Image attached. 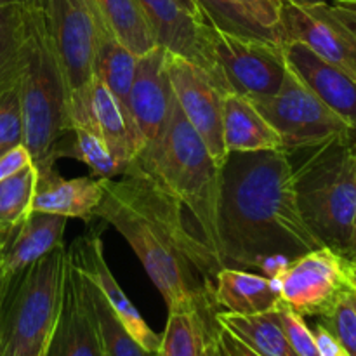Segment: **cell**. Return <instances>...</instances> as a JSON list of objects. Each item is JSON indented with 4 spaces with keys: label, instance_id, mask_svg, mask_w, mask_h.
Returning a JSON list of instances; mask_svg holds the SVG:
<instances>
[{
    "label": "cell",
    "instance_id": "obj_36",
    "mask_svg": "<svg viewBox=\"0 0 356 356\" xmlns=\"http://www.w3.org/2000/svg\"><path fill=\"white\" fill-rule=\"evenodd\" d=\"M28 165H33V160H31L26 146L19 145L16 148L9 149V152L0 156V183L7 177L17 174L19 170L26 169Z\"/></svg>",
    "mask_w": 356,
    "mask_h": 356
},
{
    "label": "cell",
    "instance_id": "obj_40",
    "mask_svg": "<svg viewBox=\"0 0 356 356\" xmlns=\"http://www.w3.org/2000/svg\"><path fill=\"white\" fill-rule=\"evenodd\" d=\"M176 2H177V6H179L181 9L184 10V13H188L190 16H193L195 19L200 21V23H207V21H205V17H204V14H202L200 7H198L197 0H176Z\"/></svg>",
    "mask_w": 356,
    "mask_h": 356
},
{
    "label": "cell",
    "instance_id": "obj_16",
    "mask_svg": "<svg viewBox=\"0 0 356 356\" xmlns=\"http://www.w3.org/2000/svg\"><path fill=\"white\" fill-rule=\"evenodd\" d=\"M282 45L289 68L356 131V76L330 65L301 42L287 40Z\"/></svg>",
    "mask_w": 356,
    "mask_h": 356
},
{
    "label": "cell",
    "instance_id": "obj_41",
    "mask_svg": "<svg viewBox=\"0 0 356 356\" xmlns=\"http://www.w3.org/2000/svg\"><path fill=\"white\" fill-rule=\"evenodd\" d=\"M219 327V325H218ZM218 330V329H216ZM202 356H221L219 355V348H218V339H216V332L209 337L207 346H205V351Z\"/></svg>",
    "mask_w": 356,
    "mask_h": 356
},
{
    "label": "cell",
    "instance_id": "obj_35",
    "mask_svg": "<svg viewBox=\"0 0 356 356\" xmlns=\"http://www.w3.org/2000/svg\"><path fill=\"white\" fill-rule=\"evenodd\" d=\"M243 13L249 14L256 23L270 30L280 31V13L284 0H233ZM284 40V38H282Z\"/></svg>",
    "mask_w": 356,
    "mask_h": 356
},
{
    "label": "cell",
    "instance_id": "obj_45",
    "mask_svg": "<svg viewBox=\"0 0 356 356\" xmlns=\"http://www.w3.org/2000/svg\"><path fill=\"white\" fill-rule=\"evenodd\" d=\"M334 3H356V0H332Z\"/></svg>",
    "mask_w": 356,
    "mask_h": 356
},
{
    "label": "cell",
    "instance_id": "obj_44",
    "mask_svg": "<svg viewBox=\"0 0 356 356\" xmlns=\"http://www.w3.org/2000/svg\"><path fill=\"white\" fill-rule=\"evenodd\" d=\"M350 285L351 291L356 292V261L353 264H350Z\"/></svg>",
    "mask_w": 356,
    "mask_h": 356
},
{
    "label": "cell",
    "instance_id": "obj_13",
    "mask_svg": "<svg viewBox=\"0 0 356 356\" xmlns=\"http://www.w3.org/2000/svg\"><path fill=\"white\" fill-rule=\"evenodd\" d=\"M280 31L284 42H301L330 65L356 76V31L330 2L298 6L284 0Z\"/></svg>",
    "mask_w": 356,
    "mask_h": 356
},
{
    "label": "cell",
    "instance_id": "obj_18",
    "mask_svg": "<svg viewBox=\"0 0 356 356\" xmlns=\"http://www.w3.org/2000/svg\"><path fill=\"white\" fill-rule=\"evenodd\" d=\"M66 222L65 216L30 212L0 245V284L63 245Z\"/></svg>",
    "mask_w": 356,
    "mask_h": 356
},
{
    "label": "cell",
    "instance_id": "obj_37",
    "mask_svg": "<svg viewBox=\"0 0 356 356\" xmlns=\"http://www.w3.org/2000/svg\"><path fill=\"white\" fill-rule=\"evenodd\" d=\"M216 339H218L219 355L221 356H261L222 327H218V330H216Z\"/></svg>",
    "mask_w": 356,
    "mask_h": 356
},
{
    "label": "cell",
    "instance_id": "obj_42",
    "mask_svg": "<svg viewBox=\"0 0 356 356\" xmlns=\"http://www.w3.org/2000/svg\"><path fill=\"white\" fill-rule=\"evenodd\" d=\"M42 0H0V6L3 3H26V6H40Z\"/></svg>",
    "mask_w": 356,
    "mask_h": 356
},
{
    "label": "cell",
    "instance_id": "obj_21",
    "mask_svg": "<svg viewBox=\"0 0 356 356\" xmlns=\"http://www.w3.org/2000/svg\"><path fill=\"white\" fill-rule=\"evenodd\" d=\"M68 131L73 134L66 155L82 160L90 169L92 176L111 179L124 174L122 167L113 159L104 145L94 118L90 104L89 86L72 92L68 97Z\"/></svg>",
    "mask_w": 356,
    "mask_h": 356
},
{
    "label": "cell",
    "instance_id": "obj_19",
    "mask_svg": "<svg viewBox=\"0 0 356 356\" xmlns=\"http://www.w3.org/2000/svg\"><path fill=\"white\" fill-rule=\"evenodd\" d=\"M37 169V167H35ZM103 197V183L92 177H73L63 179L54 167L37 169L31 212L65 216L68 219H92L94 209Z\"/></svg>",
    "mask_w": 356,
    "mask_h": 356
},
{
    "label": "cell",
    "instance_id": "obj_22",
    "mask_svg": "<svg viewBox=\"0 0 356 356\" xmlns=\"http://www.w3.org/2000/svg\"><path fill=\"white\" fill-rule=\"evenodd\" d=\"M222 138L228 153H256L284 149L280 134L254 106L238 94L222 97Z\"/></svg>",
    "mask_w": 356,
    "mask_h": 356
},
{
    "label": "cell",
    "instance_id": "obj_17",
    "mask_svg": "<svg viewBox=\"0 0 356 356\" xmlns=\"http://www.w3.org/2000/svg\"><path fill=\"white\" fill-rule=\"evenodd\" d=\"M156 45L212 72L205 24L184 13L176 0H138Z\"/></svg>",
    "mask_w": 356,
    "mask_h": 356
},
{
    "label": "cell",
    "instance_id": "obj_2",
    "mask_svg": "<svg viewBox=\"0 0 356 356\" xmlns=\"http://www.w3.org/2000/svg\"><path fill=\"white\" fill-rule=\"evenodd\" d=\"M99 179L103 197L92 218L113 226L131 245L169 313L216 315L212 289L222 263L193 232L183 207L134 170L120 179Z\"/></svg>",
    "mask_w": 356,
    "mask_h": 356
},
{
    "label": "cell",
    "instance_id": "obj_15",
    "mask_svg": "<svg viewBox=\"0 0 356 356\" xmlns=\"http://www.w3.org/2000/svg\"><path fill=\"white\" fill-rule=\"evenodd\" d=\"M68 257L90 282L94 287L103 294L108 305L111 306L117 318L125 327L129 334L141 344L145 350L159 353L162 336L153 332L148 323L141 316L131 299L125 296L118 282L115 280L110 266L106 263L103 250V240L99 233L89 232L86 235L75 238V242L68 247Z\"/></svg>",
    "mask_w": 356,
    "mask_h": 356
},
{
    "label": "cell",
    "instance_id": "obj_30",
    "mask_svg": "<svg viewBox=\"0 0 356 356\" xmlns=\"http://www.w3.org/2000/svg\"><path fill=\"white\" fill-rule=\"evenodd\" d=\"M205 21L211 26L226 33L240 35V37L264 38V40L282 42V35L277 30L261 26L247 13H243L233 0H197Z\"/></svg>",
    "mask_w": 356,
    "mask_h": 356
},
{
    "label": "cell",
    "instance_id": "obj_31",
    "mask_svg": "<svg viewBox=\"0 0 356 356\" xmlns=\"http://www.w3.org/2000/svg\"><path fill=\"white\" fill-rule=\"evenodd\" d=\"M92 284V282H90ZM92 301L99 323L101 341L106 356H159L155 351H148L125 330L120 320L113 313L111 306L99 291L92 285Z\"/></svg>",
    "mask_w": 356,
    "mask_h": 356
},
{
    "label": "cell",
    "instance_id": "obj_33",
    "mask_svg": "<svg viewBox=\"0 0 356 356\" xmlns=\"http://www.w3.org/2000/svg\"><path fill=\"white\" fill-rule=\"evenodd\" d=\"M320 323L336 337L350 356H356V309L350 299V291L344 292L336 305L320 316Z\"/></svg>",
    "mask_w": 356,
    "mask_h": 356
},
{
    "label": "cell",
    "instance_id": "obj_24",
    "mask_svg": "<svg viewBox=\"0 0 356 356\" xmlns=\"http://www.w3.org/2000/svg\"><path fill=\"white\" fill-rule=\"evenodd\" d=\"M216 322L261 356H298L282 329L278 308L257 315L218 312Z\"/></svg>",
    "mask_w": 356,
    "mask_h": 356
},
{
    "label": "cell",
    "instance_id": "obj_29",
    "mask_svg": "<svg viewBox=\"0 0 356 356\" xmlns=\"http://www.w3.org/2000/svg\"><path fill=\"white\" fill-rule=\"evenodd\" d=\"M37 169L28 165L0 183V245L31 212Z\"/></svg>",
    "mask_w": 356,
    "mask_h": 356
},
{
    "label": "cell",
    "instance_id": "obj_14",
    "mask_svg": "<svg viewBox=\"0 0 356 356\" xmlns=\"http://www.w3.org/2000/svg\"><path fill=\"white\" fill-rule=\"evenodd\" d=\"M174 92L167 72V51L155 45L138 56L129 94V113L143 143L141 153L159 145L172 110ZM139 153V155H141Z\"/></svg>",
    "mask_w": 356,
    "mask_h": 356
},
{
    "label": "cell",
    "instance_id": "obj_5",
    "mask_svg": "<svg viewBox=\"0 0 356 356\" xmlns=\"http://www.w3.org/2000/svg\"><path fill=\"white\" fill-rule=\"evenodd\" d=\"M68 87L61 72L40 6H33L26 58L19 75L24 146L33 165L54 167L63 156L68 131Z\"/></svg>",
    "mask_w": 356,
    "mask_h": 356
},
{
    "label": "cell",
    "instance_id": "obj_10",
    "mask_svg": "<svg viewBox=\"0 0 356 356\" xmlns=\"http://www.w3.org/2000/svg\"><path fill=\"white\" fill-rule=\"evenodd\" d=\"M282 301L301 316H322L351 291L350 263L336 250L318 247L289 263L277 277Z\"/></svg>",
    "mask_w": 356,
    "mask_h": 356
},
{
    "label": "cell",
    "instance_id": "obj_3",
    "mask_svg": "<svg viewBox=\"0 0 356 356\" xmlns=\"http://www.w3.org/2000/svg\"><path fill=\"white\" fill-rule=\"evenodd\" d=\"M127 170L143 174L169 193L183 207L193 232L221 261L218 240L221 167L186 120L176 97L159 145L138 155Z\"/></svg>",
    "mask_w": 356,
    "mask_h": 356
},
{
    "label": "cell",
    "instance_id": "obj_20",
    "mask_svg": "<svg viewBox=\"0 0 356 356\" xmlns=\"http://www.w3.org/2000/svg\"><path fill=\"white\" fill-rule=\"evenodd\" d=\"M212 299L216 308L236 315L273 312L284 305L278 278L254 275L249 270L222 266L214 275Z\"/></svg>",
    "mask_w": 356,
    "mask_h": 356
},
{
    "label": "cell",
    "instance_id": "obj_47",
    "mask_svg": "<svg viewBox=\"0 0 356 356\" xmlns=\"http://www.w3.org/2000/svg\"><path fill=\"white\" fill-rule=\"evenodd\" d=\"M355 245H356V229H355Z\"/></svg>",
    "mask_w": 356,
    "mask_h": 356
},
{
    "label": "cell",
    "instance_id": "obj_9",
    "mask_svg": "<svg viewBox=\"0 0 356 356\" xmlns=\"http://www.w3.org/2000/svg\"><path fill=\"white\" fill-rule=\"evenodd\" d=\"M40 7L68 92H76L92 80L94 51L106 24L94 0H42Z\"/></svg>",
    "mask_w": 356,
    "mask_h": 356
},
{
    "label": "cell",
    "instance_id": "obj_11",
    "mask_svg": "<svg viewBox=\"0 0 356 356\" xmlns=\"http://www.w3.org/2000/svg\"><path fill=\"white\" fill-rule=\"evenodd\" d=\"M167 72L181 111L219 167L228 152L222 138V92L214 76L197 63L167 52Z\"/></svg>",
    "mask_w": 356,
    "mask_h": 356
},
{
    "label": "cell",
    "instance_id": "obj_46",
    "mask_svg": "<svg viewBox=\"0 0 356 356\" xmlns=\"http://www.w3.org/2000/svg\"><path fill=\"white\" fill-rule=\"evenodd\" d=\"M350 299H351V302H353V306H355V309H356V292L350 291Z\"/></svg>",
    "mask_w": 356,
    "mask_h": 356
},
{
    "label": "cell",
    "instance_id": "obj_43",
    "mask_svg": "<svg viewBox=\"0 0 356 356\" xmlns=\"http://www.w3.org/2000/svg\"><path fill=\"white\" fill-rule=\"evenodd\" d=\"M292 3H298V6H318V3H325L329 0H289Z\"/></svg>",
    "mask_w": 356,
    "mask_h": 356
},
{
    "label": "cell",
    "instance_id": "obj_12",
    "mask_svg": "<svg viewBox=\"0 0 356 356\" xmlns=\"http://www.w3.org/2000/svg\"><path fill=\"white\" fill-rule=\"evenodd\" d=\"M42 356H106L92 301V284L70 257L58 315Z\"/></svg>",
    "mask_w": 356,
    "mask_h": 356
},
{
    "label": "cell",
    "instance_id": "obj_34",
    "mask_svg": "<svg viewBox=\"0 0 356 356\" xmlns=\"http://www.w3.org/2000/svg\"><path fill=\"white\" fill-rule=\"evenodd\" d=\"M278 316H280L282 329H284L285 337L289 344L298 356H320L318 348H316L313 330L306 325L305 316L296 313L289 306H278Z\"/></svg>",
    "mask_w": 356,
    "mask_h": 356
},
{
    "label": "cell",
    "instance_id": "obj_23",
    "mask_svg": "<svg viewBox=\"0 0 356 356\" xmlns=\"http://www.w3.org/2000/svg\"><path fill=\"white\" fill-rule=\"evenodd\" d=\"M89 92L101 138L125 172L141 153V139L120 103L94 75L89 83Z\"/></svg>",
    "mask_w": 356,
    "mask_h": 356
},
{
    "label": "cell",
    "instance_id": "obj_38",
    "mask_svg": "<svg viewBox=\"0 0 356 356\" xmlns=\"http://www.w3.org/2000/svg\"><path fill=\"white\" fill-rule=\"evenodd\" d=\"M313 336H315L316 348H318L320 356H350L346 353V350L341 346L339 341H337L322 323H318V325L313 329Z\"/></svg>",
    "mask_w": 356,
    "mask_h": 356
},
{
    "label": "cell",
    "instance_id": "obj_4",
    "mask_svg": "<svg viewBox=\"0 0 356 356\" xmlns=\"http://www.w3.org/2000/svg\"><path fill=\"white\" fill-rule=\"evenodd\" d=\"M294 167L302 219L322 247L356 261V131L315 148Z\"/></svg>",
    "mask_w": 356,
    "mask_h": 356
},
{
    "label": "cell",
    "instance_id": "obj_26",
    "mask_svg": "<svg viewBox=\"0 0 356 356\" xmlns=\"http://www.w3.org/2000/svg\"><path fill=\"white\" fill-rule=\"evenodd\" d=\"M33 6H0V87L19 80L26 58Z\"/></svg>",
    "mask_w": 356,
    "mask_h": 356
},
{
    "label": "cell",
    "instance_id": "obj_27",
    "mask_svg": "<svg viewBox=\"0 0 356 356\" xmlns=\"http://www.w3.org/2000/svg\"><path fill=\"white\" fill-rule=\"evenodd\" d=\"M216 329V315L204 312L169 313L159 356H202Z\"/></svg>",
    "mask_w": 356,
    "mask_h": 356
},
{
    "label": "cell",
    "instance_id": "obj_39",
    "mask_svg": "<svg viewBox=\"0 0 356 356\" xmlns=\"http://www.w3.org/2000/svg\"><path fill=\"white\" fill-rule=\"evenodd\" d=\"M336 10L339 13V16L350 24L351 28L356 31V3H334Z\"/></svg>",
    "mask_w": 356,
    "mask_h": 356
},
{
    "label": "cell",
    "instance_id": "obj_28",
    "mask_svg": "<svg viewBox=\"0 0 356 356\" xmlns=\"http://www.w3.org/2000/svg\"><path fill=\"white\" fill-rule=\"evenodd\" d=\"M97 13L118 42L136 56L156 45L138 0H94Z\"/></svg>",
    "mask_w": 356,
    "mask_h": 356
},
{
    "label": "cell",
    "instance_id": "obj_32",
    "mask_svg": "<svg viewBox=\"0 0 356 356\" xmlns=\"http://www.w3.org/2000/svg\"><path fill=\"white\" fill-rule=\"evenodd\" d=\"M19 145H24V132L17 80L0 87V156Z\"/></svg>",
    "mask_w": 356,
    "mask_h": 356
},
{
    "label": "cell",
    "instance_id": "obj_6",
    "mask_svg": "<svg viewBox=\"0 0 356 356\" xmlns=\"http://www.w3.org/2000/svg\"><path fill=\"white\" fill-rule=\"evenodd\" d=\"M68 249L56 247L0 284V356H42L61 299Z\"/></svg>",
    "mask_w": 356,
    "mask_h": 356
},
{
    "label": "cell",
    "instance_id": "obj_1",
    "mask_svg": "<svg viewBox=\"0 0 356 356\" xmlns=\"http://www.w3.org/2000/svg\"><path fill=\"white\" fill-rule=\"evenodd\" d=\"M218 240L222 266L270 278L322 247L302 219L287 152L228 153L219 181Z\"/></svg>",
    "mask_w": 356,
    "mask_h": 356
},
{
    "label": "cell",
    "instance_id": "obj_8",
    "mask_svg": "<svg viewBox=\"0 0 356 356\" xmlns=\"http://www.w3.org/2000/svg\"><path fill=\"white\" fill-rule=\"evenodd\" d=\"M254 106L277 129L284 143V152H301L315 148L339 136L350 134L351 129L334 113L287 65L277 94L266 99L252 101Z\"/></svg>",
    "mask_w": 356,
    "mask_h": 356
},
{
    "label": "cell",
    "instance_id": "obj_7",
    "mask_svg": "<svg viewBox=\"0 0 356 356\" xmlns=\"http://www.w3.org/2000/svg\"><path fill=\"white\" fill-rule=\"evenodd\" d=\"M205 42L211 58V75L222 92L250 101L277 94L287 73L282 42L240 37L205 24Z\"/></svg>",
    "mask_w": 356,
    "mask_h": 356
},
{
    "label": "cell",
    "instance_id": "obj_25",
    "mask_svg": "<svg viewBox=\"0 0 356 356\" xmlns=\"http://www.w3.org/2000/svg\"><path fill=\"white\" fill-rule=\"evenodd\" d=\"M136 63H138V56L129 51L122 42H118L108 28H104L97 37L92 61V75L104 87H108V90L120 103L129 118H131L129 94H131L132 80H134ZM132 125H134V122H132Z\"/></svg>",
    "mask_w": 356,
    "mask_h": 356
}]
</instances>
